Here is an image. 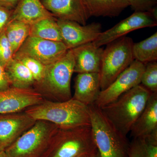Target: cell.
Masks as SVG:
<instances>
[{"label": "cell", "mask_w": 157, "mask_h": 157, "mask_svg": "<svg viewBox=\"0 0 157 157\" xmlns=\"http://www.w3.org/2000/svg\"><path fill=\"white\" fill-rule=\"evenodd\" d=\"M12 10L0 6V36L5 32L8 24L11 21Z\"/></svg>", "instance_id": "obj_29"}, {"label": "cell", "mask_w": 157, "mask_h": 157, "mask_svg": "<svg viewBox=\"0 0 157 157\" xmlns=\"http://www.w3.org/2000/svg\"><path fill=\"white\" fill-rule=\"evenodd\" d=\"M44 101L42 96L33 88L10 87L0 91V114L21 112Z\"/></svg>", "instance_id": "obj_12"}, {"label": "cell", "mask_w": 157, "mask_h": 157, "mask_svg": "<svg viewBox=\"0 0 157 157\" xmlns=\"http://www.w3.org/2000/svg\"><path fill=\"white\" fill-rule=\"evenodd\" d=\"M43 6L58 19L76 21L86 25L90 18L83 0H41Z\"/></svg>", "instance_id": "obj_15"}, {"label": "cell", "mask_w": 157, "mask_h": 157, "mask_svg": "<svg viewBox=\"0 0 157 157\" xmlns=\"http://www.w3.org/2000/svg\"><path fill=\"white\" fill-rule=\"evenodd\" d=\"M144 68V64L135 60L107 88L101 91L94 104L102 108L140 85Z\"/></svg>", "instance_id": "obj_8"}, {"label": "cell", "mask_w": 157, "mask_h": 157, "mask_svg": "<svg viewBox=\"0 0 157 157\" xmlns=\"http://www.w3.org/2000/svg\"><path fill=\"white\" fill-rule=\"evenodd\" d=\"M145 64L140 84L151 92H157V63L150 62Z\"/></svg>", "instance_id": "obj_25"}, {"label": "cell", "mask_w": 157, "mask_h": 157, "mask_svg": "<svg viewBox=\"0 0 157 157\" xmlns=\"http://www.w3.org/2000/svg\"><path fill=\"white\" fill-rule=\"evenodd\" d=\"M52 17V14L45 9L41 0H19L12 10L11 21H16L32 25L42 20Z\"/></svg>", "instance_id": "obj_18"}, {"label": "cell", "mask_w": 157, "mask_h": 157, "mask_svg": "<svg viewBox=\"0 0 157 157\" xmlns=\"http://www.w3.org/2000/svg\"><path fill=\"white\" fill-rule=\"evenodd\" d=\"M74 66L73 52L69 49L57 61L45 66L43 77L35 82L33 88L44 100L55 102L70 100L72 98L71 81Z\"/></svg>", "instance_id": "obj_2"}, {"label": "cell", "mask_w": 157, "mask_h": 157, "mask_svg": "<svg viewBox=\"0 0 157 157\" xmlns=\"http://www.w3.org/2000/svg\"><path fill=\"white\" fill-rule=\"evenodd\" d=\"M133 139H144L157 145V92L152 93L146 107L130 132Z\"/></svg>", "instance_id": "obj_14"}, {"label": "cell", "mask_w": 157, "mask_h": 157, "mask_svg": "<svg viewBox=\"0 0 157 157\" xmlns=\"http://www.w3.org/2000/svg\"><path fill=\"white\" fill-rule=\"evenodd\" d=\"M13 58L18 60L27 68L33 75L36 82L41 80L44 75L46 66L33 58L25 56L15 54Z\"/></svg>", "instance_id": "obj_26"}, {"label": "cell", "mask_w": 157, "mask_h": 157, "mask_svg": "<svg viewBox=\"0 0 157 157\" xmlns=\"http://www.w3.org/2000/svg\"><path fill=\"white\" fill-rule=\"evenodd\" d=\"M0 157H7L5 151H0Z\"/></svg>", "instance_id": "obj_33"}, {"label": "cell", "mask_w": 157, "mask_h": 157, "mask_svg": "<svg viewBox=\"0 0 157 157\" xmlns=\"http://www.w3.org/2000/svg\"><path fill=\"white\" fill-rule=\"evenodd\" d=\"M129 157H136L135 155H134L132 154L131 153L129 152Z\"/></svg>", "instance_id": "obj_34"}, {"label": "cell", "mask_w": 157, "mask_h": 157, "mask_svg": "<svg viewBox=\"0 0 157 157\" xmlns=\"http://www.w3.org/2000/svg\"><path fill=\"white\" fill-rule=\"evenodd\" d=\"M62 42L69 49L94 41L102 33L99 23L82 25L76 21L57 18Z\"/></svg>", "instance_id": "obj_11"}, {"label": "cell", "mask_w": 157, "mask_h": 157, "mask_svg": "<svg viewBox=\"0 0 157 157\" xmlns=\"http://www.w3.org/2000/svg\"><path fill=\"white\" fill-rule=\"evenodd\" d=\"M68 50L62 42L29 36L15 54L30 57L47 66L61 58Z\"/></svg>", "instance_id": "obj_9"}, {"label": "cell", "mask_w": 157, "mask_h": 157, "mask_svg": "<svg viewBox=\"0 0 157 157\" xmlns=\"http://www.w3.org/2000/svg\"><path fill=\"white\" fill-rule=\"evenodd\" d=\"M132 53L134 59L145 64L157 60V32L147 39L134 43Z\"/></svg>", "instance_id": "obj_22"}, {"label": "cell", "mask_w": 157, "mask_h": 157, "mask_svg": "<svg viewBox=\"0 0 157 157\" xmlns=\"http://www.w3.org/2000/svg\"><path fill=\"white\" fill-rule=\"evenodd\" d=\"M59 127L47 121H36L5 151L7 157H41Z\"/></svg>", "instance_id": "obj_7"}, {"label": "cell", "mask_w": 157, "mask_h": 157, "mask_svg": "<svg viewBox=\"0 0 157 157\" xmlns=\"http://www.w3.org/2000/svg\"><path fill=\"white\" fill-rule=\"evenodd\" d=\"M14 53L5 32L0 36V63L5 68L13 58Z\"/></svg>", "instance_id": "obj_27"}, {"label": "cell", "mask_w": 157, "mask_h": 157, "mask_svg": "<svg viewBox=\"0 0 157 157\" xmlns=\"http://www.w3.org/2000/svg\"><path fill=\"white\" fill-rule=\"evenodd\" d=\"M104 49L93 42L71 49L75 62L74 73H99Z\"/></svg>", "instance_id": "obj_16"}, {"label": "cell", "mask_w": 157, "mask_h": 157, "mask_svg": "<svg viewBox=\"0 0 157 157\" xmlns=\"http://www.w3.org/2000/svg\"><path fill=\"white\" fill-rule=\"evenodd\" d=\"M157 21L153 18L149 12H135L111 29L102 32L93 43L97 47H101L121 37L125 36L126 34L132 31L156 26Z\"/></svg>", "instance_id": "obj_10"}, {"label": "cell", "mask_w": 157, "mask_h": 157, "mask_svg": "<svg viewBox=\"0 0 157 157\" xmlns=\"http://www.w3.org/2000/svg\"><path fill=\"white\" fill-rule=\"evenodd\" d=\"M19 0H0V6L13 10Z\"/></svg>", "instance_id": "obj_31"}, {"label": "cell", "mask_w": 157, "mask_h": 157, "mask_svg": "<svg viewBox=\"0 0 157 157\" xmlns=\"http://www.w3.org/2000/svg\"><path fill=\"white\" fill-rule=\"evenodd\" d=\"M129 152L136 157H157V145L142 139H133Z\"/></svg>", "instance_id": "obj_24"}, {"label": "cell", "mask_w": 157, "mask_h": 157, "mask_svg": "<svg viewBox=\"0 0 157 157\" xmlns=\"http://www.w3.org/2000/svg\"><path fill=\"white\" fill-rule=\"evenodd\" d=\"M101 91L99 73H78L72 98L89 106L95 104Z\"/></svg>", "instance_id": "obj_17"}, {"label": "cell", "mask_w": 157, "mask_h": 157, "mask_svg": "<svg viewBox=\"0 0 157 157\" xmlns=\"http://www.w3.org/2000/svg\"><path fill=\"white\" fill-rule=\"evenodd\" d=\"M30 25L16 21H11L8 24L5 33L14 55L30 36Z\"/></svg>", "instance_id": "obj_23"}, {"label": "cell", "mask_w": 157, "mask_h": 157, "mask_svg": "<svg viewBox=\"0 0 157 157\" xmlns=\"http://www.w3.org/2000/svg\"><path fill=\"white\" fill-rule=\"evenodd\" d=\"M97 151L91 127L59 128L41 157H89Z\"/></svg>", "instance_id": "obj_4"}, {"label": "cell", "mask_w": 157, "mask_h": 157, "mask_svg": "<svg viewBox=\"0 0 157 157\" xmlns=\"http://www.w3.org/2000/svg\"><path fill=\"white\" fill-rule=\"evenodd\" d=\"M135 12H148L156 6L157 0H128Z\"/></svg>", "instance_id": "obj_28"}, {"label": "cell", "mask_w": 157, "mask_h": 157, "mask_svg": "<svg viewBox=\"0 0 157 157\" xmlns=\"http://www.w3.org/2000/svg\"><path fill=\"white\" fill-rule=\"evenodd\" d=\"M11 87L5 68L0 63V91L4 90Z\"/></svg>", "instance_id": "obj_30"}, {"label": "cell", "mask_w": 157, "mask_h": 157, "mask_svg": "<svg viewBox=\"0 0 157 157\" xmlns=\"http://www.w3.org/2000/svg\"><path fill=\"white\" fill-rule=\"evenodd\" d=\"M133 44L132 38L124 36L107 44L103 51L99 73L101 91L107 88L135 60Z\"/></svg>", "instance_id": "obj_6"}, {"label": "cell", "mask_w": 157, "mask_h": 157, "mask_svg": "<svg viewBox=\"0 0 157 157\" xmlns=\"http://www.w3.org/2000/svg\"><path fill=\"white\" fill-rule=\"evenodd\" d=\"M24 111L35 120L47 121L59 128L91 127L89 107L73 98L63 102L44 100Z\"/></svg>", "instance_id": "obj_1"}, {"label": "cell", "mask_w": 157, "mask_h": 157, "mask_svg": "<svg viewBox=\"0 0 157 157\" xmlns=\"http://www.w3.org/2000/svg\"><path fill=\"white\" fill-rule=\"evenodd\" d=\"M36 121L24 111L0 114V151H5Z\"/></svg>", "instance_id": "obj_13"}, {"label": "cell", "mask_w": 157, "mask_h": 157, "mask_svg": "<svg viewBox=\"0 0 157 157\" xmlns=\"http://www.w3.org/2000/svg\"></svg>", "instance_id": "obj_35"}, {"label": "cell", "mask_w": 157, "mask_h": 157, "mask_svg": "<svg viewBox=\"0 0 157 157\" xmlns=\"http://www.w3.org/2000/svg\"><path fill=\"white\" fill-rule=\"evenodd\" d=\"M89 157H101V155H100V154H99V151H97L94 154L92 155L91 156Z\"/></svg>", "instance_id": "obj_32"}, {"label": "cell", "mask_w": 157, "mask_h": 157, "mask_svg": "<svg viewBox=\"0 0 157 157\" xmlns=\"http://www.w3.org/2000/svg\"><path fill=\"white\" fill-rule=\"evenodd\" d=\"M91 128L101 157H129L130 143L94 104L89 106Z\"/></svg>", "instance_id": "obj_5"}, {"label": "cell", "mask_w": 157, "mask_h": 157, "mask_svg": "<svg viewBox=\"0 0 157 157\" xmlns=\"http://www.w3.org/2000/svg\"><path fill=\"white\" fill-rule=\"evenodd\" d=\"M151 94L140 84L100 109L114 127L127 136L146 107Z\"/></svg>", "instance_id": "obj_3"}, {"label": "cell", "mask_w": 157, "mask_h": 157, "mask_svg": "<svg viewBox=\"0 0 157 157\" xmlns=\"http://www.w3.org/2000/svg\"><path fill=\"white\" fill-rule=\"evenodd\" d=\"M89 16L114 17L129 6L128 0H83Z\"/></svg>", "instance_id": "obj_19"}, {"label": "cell", "mask_w": 157, "mask_h": 157, "mask_svg": "<svg viewBox=\"0 0 157 157\" xmlns=\"http://www.w3.org/2000/svg\"><path fill=\"white\" fill-rule=\"evenodd\" d=\"M30 36L62 42L60 30L55 17L45 18L31 25Z\"/></svg>", "instance_id": "obj_21"}, {"label": "cell", "mask_w": 157, "mask_h": 157, "mask_svg": "<svg viewBox=\"0 0 157 157\" xmlns=\"http://www.w3.org/2000/svg\"><path fill=\"white\" fill-rule=\"evenodd\" d=\"M11 87L33 88L36 81L29 70L20 62L13 58L5 68Z\"/></svg>", "instance_id": "obj_20"}]
</instances>
